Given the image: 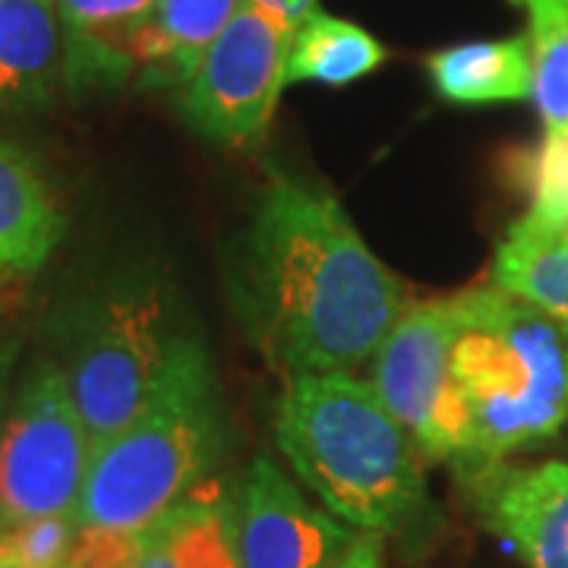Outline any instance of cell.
Masks as SVG:
<instances>
[{"mask_svg":"<svg viewBox=\"0 0 568 568\" xmlns=\"http://www.w3.org/2000/svg\"><path fill=\"white\" fill-rule=\"evenodd\" d=\"M246 332L287 376L354 373L405 316L407 287L320 183L275 171L234 272Z\"/></svg>","mask_w":568,"mask_h":568,"instance_id":"1","label":"cell"},{"mask_svg":"<svg viewBox=\"0 0 568 568\" xmlns=\"http://www.w3.org/2000/svg\"><path fill=\"white\" fill-rule=\"evenodd\" d=\"M275 439L301 484L357 534L386 537L424 508L420 448L373 383L347 373L291 376Z\"/></svg>","mask_w":568,"mask_h":568,"instance_id":"2","label":"cell"},{"mask_svg":"<svg viewBox=\"0 0 568 568\" xmlns=\"http://www.w3.org/2000/svg\"><path fill=\"white\" fill-rule=\"evenodd\" d=\"M452 369L470 424V462L499 465L515 448L544 443L568 420V328L503 287L452 297Z\"/></svg>","mask_w":568,"mask_h":568,"instance_id":"3","label":"cell"},{"mask_svg":"<svg viewBox=\"0 0 568 568\" xmlns=\"http://www.w3.org/2000/svg\"><path fill=\"white\" fill-rule=\"evenodd\" d=\"M227 452L222 388L203 338L183 354L162 392L92 448L77 528L149 530L193 496Z\"/></svg>","mask_w":568,"mask_h":568,"instance_id":"4","label":"cell"},{"mask_svg":"<svg viewBox=\"0 0 568 568\" xmlns=\"http://www.w3.org/2000/svg\"><path fill=\"white\" fill-rule=\"evenodd\" d=\"M200 342L174 284L123 272L77 297L61 323V369L92 448L121 433Z\"/></svg>","mask_w":568,"mask_h":568,"instance_id":"5","label":"cell"},{"mask_svg":"<svg viewBox=\"0 0 568 568\" xmlns=\"http://www.w3.org/2000/svg\"><path fill=\"white\" fill-rule=\"evenodd\" d=\"M89 462L92 439L61 364L41 361L0 424V528L73 515Z\"/></svg>","mask_w":568,"mask_h":568,"instance_id":"6","label":"cell"},{"mask_svg":"<svg viewBox=\"0 0 568 568\" xmlns=\"http://www.w3.org/2000/svg\"><path fill=\"white\" fill-rule=\"evenodd\" d=\"M291 36L287 26L244 0L205 51L193 80L178 89V111L186 126L215 145L256 149L287 85Z\"/></svg>","mask_w":568,"mask_h":568,"instance_id":"7","label":"cell"},{"mask_svg":"<svg viewBox=\"0 0 568 568\" xmlns=\"http://www.w3.org/2000/svg\"><path fill=\"white\" fill-rule=\"evenodd\" d=\"M455 325L452 297L407 306L373 357V388L420 455L467 467L470 424L452 369Z\"/></svg>","mask_w":568,"mask_h":568,"instance_id":"8","label":"cell"},{"mask_svg":"<svg viewBox=\"0 0 568 568\" xmlns=\"http://www.w3.org/2000/svg\"><path fill=\"white\" fill-rule=\"evenodd\" d=\"M357 530L313 506L282 467L256 458L237 493V544L244 568H328Z\"/></svg>","mask_w":568,"mask_h":568,"instance_id":"9","label":"cell"},{"mask_svg":"<svg viewBox=\"0 0 568 568\" xmlns=\"http://www.w3.org/2000/svg\"><path fill=\"white\" fill-rule=\"evenodd\" d=\"M470 503L528 568H568V465L465 470Z\"/></svg>","mask_w":568,"mask_h":568,"instance_id":"10","label":"cell"},{"mask_svg":"<svg viewBox=\"0 0 568 568\" xmlns=\"http://www.w3.org/2000/svg\"><path fill=\"white\" fill-rule=\"evenodd\" d=\"M61 237V205L39 162L0 140V313L48 265Z\"/></svg>","mask_w":568,"mask_h":568,"instance_id":"11","label":"cell"},{"mask_svg":"<svg viewBox=\"0 0 568 568\" xmlns=\"http://www.w3.org/2000/svg\"><path fill=\"white\" fill-rule=\"evenodd\" d=\"M63 29V85L73 95L114 92L136 77L155 0H54Z\"/></svg>","mask_w":568,"mask_h":568,"instance_id":"12","label":"cell"},{"mask_svg":"<svg viewBox=\"0 0 568 568\" xmlns=\"http://www.w3.org/2000/svg\"><path fill=\"white\" fill-rule=\"evenodd\" d=\"M63 29L54 0H0V114L39 111L63 85Z\"/></svg>","mask_w":568,"mask_h":568,"instance_id":"13","label":"cell"},{"mask_svg":"<svg viewBox=\"0 0 568 568\" xmlns=\"http://www.w3.org/2000/svg\"><path fill=\"white\" fill-rule=\"evenodd\" d=\"M433 92L458 108L528 102L534 95V54L530 39H477L446 44L424 58Z\"/></svg>","mask_w":568,"mask_h":568,"instance_id":"14","label":"cell"},{"mask_svg":"<svg viewBox=\"0 0 568 568\" xmlns=\"http://www.w3.org/2000/svg\"><path fill=\"white\" fill-rule=\"evenodd\" d=\"M241 3L244 0H155L140 41V85L183 89Z\"/></svg>","mask_w":568,"mask_h":568,"instance_id":"15","label":"cell"},{"mask_svg":"<svg viewBox=\"0 0 568 568\" xmlns=\"http://www.w3.org/2000/svg\"><path fill=\"white\" fill-rule=\"evenodd\" d=\"M140 568H244L234 496H186L149 528Z\"/></svg>","mask_w":568,"mask_h":568,"instance_id":"16","label":"cell"},{"mask_svg":"<svg viewBox=\"0 0 568 568\" xmlns=\"http://www.w3.org/2000/svg\"><path fill=\"white\" fill-rule=\"evenodd\" d=\"M493 284L568 328V227L521 215L493 256Z\"/></svg>","mask_w":568,"mask_h":568,"instance_id":"17","label":"cell"},{"mask_svg":"<svg viewBox=\"0 0 568 568\" xmlns=\"http://www.w3.org/2000/svg\"><path fill=\"white\" fill-rule=\"evenodd\" d=\"M386 61L388 48L364 26L325 10H313L291 36L284 82H320L342 89L373 77L386 67Z\"/></svg>","mask_w":568,"mask_h":568,"instance_id":"18","label":"cell"},{"mask_svg":"<svg viewBox=\"0 0 568 568\" xmlns=\"http://www.w3.org/2000/svg\"><path fill=\"white\" fill-rule=\"evenodd\" d=\"M528 17L534 104L544 130H568V0H511Z\"/></svg>","mask_w":568,"mask_h":568,"instance_id":"19","label":"cell"},{"mask_svg":"<svg viewBox=\"0 0 568 568\" xmlns=\"http://www.w3.org/2000/svg\"><path fill=\"white\" fill-rule=\"evenodd\" d=\"M530 219L568 227V130H544L537 149L521 155Z\"/></svg>","mask_w":568,"mask_h":568,"instance_id":"20","label":"cell"},{"mask_svg":"<svg viewBox=\"0 0 568 568\" xmlns=\"http://www.w3.org/2000/svg\"><path fill=\"white\" fill-rule=\"evenodd\" d=\"M77 537L73 515L32 518L0 528V568H67Z\"/></svg>","mask_w":568,"mask_h":568,"instance_id":"21","label":"cell"},{"mask_svg":"<svg viewBox=\"0 0 568 568\" xmlns=\"http://www.w3.org/2000/svg\"><path fill=\"white\" fill-rule=\"evenodd\" d=\"M149 530L77 528L67 568H140Z\"/></svg>","mask_w":568,"mask_h":568,"instance_id":"22","label":"cell"},{"mask_svg":"<svg viewBox=\"0 0 568 568\" xmlns=\"http://www.w3.org/2000/svg\"><path fill=\"white\" fill-rule=\"evenodd\" d=\"M328 568H386V547L379 534H357L354 544Z\"/></svg>","mask_w":568,"mask_h":568,"instance_id":"23","label":"cell"},{"mask_svg":"<svg viewBox=\"0 0 568 568\" xmlns=\"http://www.w3.org/2000/svg\"><path fill=\"white\" fill-rule=\"evenodd\" d=\"M246 3L260 7V10L268 13L272 20H278L282 26H287L291 32L316 10V0H246Z\"/></svg>","mask_w":568,"mask_h":568,"instance_id":"24","label":"cell"},{"mask_svg":"<svg viewBox=\"0 0 568 568\" xmlns=\"http://www.w3.org/2000/svg\"><path fill=\"white\" fill-rule=\"evenodd\" d=\"M13 361H17V342H3L0 345V424H3V414H7V388H10Z\"/></svg>","mask_w":568,"mask_h":568,"instance_id":"25","label":"cell"}]
</instances>
